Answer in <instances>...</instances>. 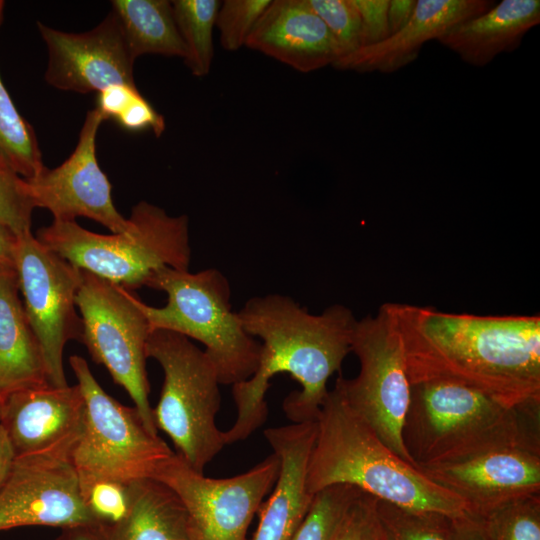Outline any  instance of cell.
Listing matches in <instances>:
<instances>
[{"instance_id":"cell-1","label":"cell","mask_w":540,"mask_h":540,"mask_svg":"<svg viewBox=\"0 0 540 540\" xmlns=\"http://www.w3.org/2000/svg\"><path fill=\"white\" fill-rule=\"evenodd\" d=\"M411 385L449 380L507 407L540 403V317L455 314L389 303Z\"/></svg>"},{"instance_id":"cell-2","label":"cell","mask_w":540,"mask_h":540,"mask_svg":"<svg viewBox=\"0 0 540 540\" xmlns=\"http://www.w3.org/2000/svg\"><path fill=\"white\" fill-rule=\"evenodd\" d=\"M244 330L262 340L259 366L252 377L232 385L237 415L223 431L225 444L247 439L266 421L265 395L270 380L287 373L301 386L282 407L292 423L316 421L327 396L328 379L340 371L357 323L341 304L311 314L289 296L271 293L248 299L237 312Z\"/></svg>"},{"instance_id":"cell-3","label":"cell","mask_w":540,"mask_h":540,"mask_svg":"<svg viewBox=\"0 0 540 540\" xmlns=\"http://www.w3.org/2000/svg\"><path fill=\"white\" fill-rule=\"evenodd\" d=\"M316 424L306 479L311 495L346 484L404 509L452 519L469 515L458 496L389 449L350 407L336 383L325 397Z\"/></svg>"},{"instance_id":"cell-4","label":"cell","mask_w":540,"mask_h":540,"mask_svg":"<svg viewBox=\"0 0 540 540\" xmlns=\"http://www.w3.org/2000/svg\"><path fill=\"white\" fill-rule=\"evenodd\" d=\"M540 403L507 407L449 380L411 385L404 445L420 468L507 444H538Z\"/></svg>"},{"instance_id":"cell-5","label":"cell","mask_w":540,"mask_h":540,"mask_svg":"<svg viewBox=\"0 0 540 540\" xmlns=\"http://www.w3.org/2000/svg\"><path fill=\"white\" fill-rule=\"evenodd\" d=\"M123 233L98 234L76 221H54L36 238L77 268L127 290L146 286L163 267L188 270L191 262L189 219L170 216L162 208L140 201Z\"/></svg>"},{"instance_id":"cell-6","label":"cell","mask_w":540,"mask_h":540,"mask_svg":"<svg viewBox=\"0 0 540 540\" xmlns=\"http://www.w3.org/2000/svg\"><path fill=\"white\" fill-rule=\"evenodd\" d=\"M146 286L167 294L163 307L140 303L151 331H172L202 343L222 385L232 386L254 375L261 343L244 330L232 310L231 286L220 270L191 273L163 267Z\"/></svg>"},{"instance_id":"cell-7","label":"cell","mask_w":540,"mask_h":540,"mask_svg":"<svg viewBox=\"0 0 540 540\" xmlns=\"http://www.w3.org/2000/svg\"><path fill=\"white\" fill-rule=\"evenodd\" d=\"M146 357L156 360L164 375L153 408L154 424L172 440L176 454L204 473L226 446L216 424L221 405L217 371L204 350L186 336L167 330L150 333Z\"/></svg>"},{"instance_id":"cell-8","label":"cell","mask_w":540,"mask_h":540,"mask_svg":"<svg viewBox=\"0 0 540 540\" xmlns=\"http://www.w3.org/2000/svg\"><path fill=\"white\" fill-rule=\"evenodd\" d=\"M85 403L80 436L71 452L80 488L95 481L130 484L152 479L175 453L145 426L138 410L107 394L87 361L69 358Z\"/></svg>"},{"instance_id":"cell-9","label":"cell","mask_w":540,"mask_h":540,"mask_svg":"<svg viewBox=\"0 0 540 540\" xmlns=\"http://www.w3.org/2000/svg\"><path fill=\"white\" fill-rule=\"evenodd\" d=\"M140 303L132 291L82 270L76 295L82 320L80 342L127 391L149 431L158 434L145 368L146 343L152 331Z\"/></svg>"},{"instance_id":"cell-10","label":"cell","mask_w":540,"mask_h":540,"mask_svg":"<svg viewBox=\"0 0 540 540\" xmlns=\"http://www.w3.org/2000/svg\"><path fill=\"white\" fill-rule=\"evenodd\" d=\"M351 352L358 357L359 374L353 379L340 375L336 384L350 407L381 441L400 458L418 467L403 442L411 383L402 339L389 303L383 304L375 316L357 320Z\"/></svg>"},{"instance_id":"cell-11","label":"cell","mask_w":540,"mask_h":540,"mask_svg":"<svg viewBox=\"0 0 540 540\" xmlns=\"http://www.w3.org/2000/svg\"><path fill=\"white\" fill-rule=\"evenodd\" d=\"M13 263L48 381L65 387L63 350L68 341H80L82 335V320L76 312L82 270L45 247L31 232L15 236Z\"/></svg>"},{"instance_id":"cell-12","label":"cell","mask_w":540,"mask_h":540,"mask_svg":"<svg viewBox=\"0 0 540 540\" xmlns=\"http://www.w3.org/2000/svg\"><path fill=\"white\" fill-rule=\"evenodd\" d=\"M279 471L280 459L272 453L244 473L210 478L174 453L152 479L165 484L181 500L188 540H247L249 525Z\"/></svg>"},{"instance_id":"cell-13","label":"cell","mask_w":540,"mask_h":540,"mask_svg":"<svg viewBox=\"0 0 540 540\" xmlns=\"http://www.w3.org/2000/svg\"><path fill=\"white\" fill-rule=\"evenodd\" d=\"M66 454L15 456L0 487V532L26 526L94 529Z\"/></svg>"},{"instance_id":"cell-14","label":"cell","mask_w":540,"mask_h":540,"mask_svg":"<svg viewBox=\"0 0 540 540\" xmlns=\"http://www.w3.org/2000/svg\"><path fill=\"white\" fill-rule=\"evenodd\" d=\"M103 121L97 108L89 110L72 154L52 170L22 178V188L33 208L49 210L54 221L87 217L112 233H123L129 228L128 218L116 209L111 184L96 158V136Z\"/></svg>"},{"instance_id":"cell-15","label":"cell","mask_w":540,"mask_h":540,"mask_svg":"<svg viewBox=\"0 0 540 540\" xmlns=\"http://www.w3.org/2000/svg\"><path fill=\"white\" fill-rule=\"evenodd\" d=\"M481 518L510 500L540 494V445L507 444L419 468Z\"/></svg>"},{"instance_id":"cell-16","label":"cell","mask_w":540,"mask_h":540,"mask_svg":"<svg viewBox=\"0 0 540 540\" xmlns=\"http://www.w3.org/2000/svg\"><path fill=\"white\" fill-rule=\"evenodd\" d=\"M48 50L45 81L63 91L100 92L114 84L136 87L134 62L117 15L111 10L93 29L60 31L37 22Z\"/></svg>"},{"instance_id":"cell-17","label":"cell","mask_w":540,"mask_h":540,"mask_svg":"<svg viewBox=\"0 0 540 540\" xmlns=\"http://www.w3.org/2000/svg\"><path fill=\"white\" fill-rule=\"evenodd\" d=\"M84 409L77 384L55 387L44 383L6 395L0 408V423L15 456H71L81 433Z\"/></svg>"},{"instance_id":"cell-18","label":"cell","mask_w":540,"mask_h":540,"mask_svg":"<svg viewBox=\"0 0 540 540\" xmlns=\"http://www.w3.org/2000/svg\"><path fill=\"white\" fill-rule=\"evenodd\" d=\"M317 433L316 421L272 427L264 436L280 459L270 497L262 502L254 540H292L314 495L306 486L307 468Z\"/></svg>"},{"instance_id":"cell-19","label":"cell","mask_w":540,"mask_h":540,"mask_svg":"<svg viewBox=\"0 0 540 540\" xmlns=\"http://www.w3.org/2000/svg\"><path fill=\"white\" fill-rule=\"evenodd\" d=\"M245 46L302 73L332 66L341 56L331 32L306 0L271 1Z\"/></svg>"},{"instance_id":"cell-20","label":"cell","mask_w":540,"mask_h":540,"mask_svg":"<svg viewBox=\"0 0 540 540\" xmlns=\"http://www.w3.org/2000/svg\"><path fill=\"white\" fill-rule=\"evenodd\" d=\"M493 0H418L408 23L384 41L357 49L332 67L359 73H393L417 60L423 45L451 27L477 17Z\"/></svg>"},{"instance_id":"cell-21","label":"cell","mask_w":540,"mask_h":540,"mask_svg":"<svg viewBox=\"0 0 540 540\" xmlns=\"http://www.w3.org/2000/svg\"><path fill=\"white\" fill-rule=\"evenodd\" d=\"M540 23L539 0H503L485 13L451 27L437 41L465 63L483 67L517 49Z\"/></svg>"},{"instance_id":"cell-22","label":"cell","mask_w":540,"mask_h":540,"mask_svg":"<svg viewBox=\"0 0 540 540\" xmlns=\"http://www.w3.org/2000/svg\"><path fill=\"white\" fill-rule=\"evenodd\" d=\"M14 268L0 267V396L49 383L39 342L19 298Z\"/></svg>"},{"instance_id":"cell-23","label":"cell","mask_w":540,"mask_h":540,"mask_svg":"<svg viewBox=\"0 0 540 540\" xmlns=\"http://www.w3.org/2000/svg\"><path fill=\"white\" fill-rule=\"evenodd\" d=\"M94 540H188L187 514L179 497L155 479L130 483L127 513L92 529Z\"/></svg>"},{"instance_id":"cell-24","label":"cell","mask_w":540,"mask_h":540,"mask_svg":"<svg viewBox=\"0 0 540 540\" xmlns=\"http://www.w3.org/2000/svg\"><path fill=\"white\" fill-rule=\"evenodd\" d=\"M111 3L135 59L145 54L184 59L185 46L175 23L171 1L113 0Z\"/></svg>"},{"instance_id":"cell-25","label":"cell","mask_w":540,"mask_h":540,"mask_svg":"<svg viewBox=\"0 0 540 540\" xmlns=\"http://www.w3.org/2000/svg\"><path fill=\"white\" fill-rule=\"evenodd\" d=\"M4 1L0 0V24ZM0 164L24 179L46 167L32 126L17 111L0 76Z\"/></svg>"},{"instance_id":"cell-26","label":"cell","mask_w":540,"mask_h":540,"mask_svg":"<svg viewBox=\"0 0 540 540\" xmlns=\"http://www.w3.org/2000/svg\"><path fill=\"white\" fill-rule=\"evenodd\" d=\"M221 1H171L178 32L185 46L184 62L195 77L209 74L214 58L213 30Z\"/></svg>"},{"instance_id":"cell-27","label":"cell","mask_w":540,"mask_h":540,"mask_svg":"<svg viewBox=\"0 0 540 540\" xmlns=\"http://www.w3.org/2000/svg\"><path fill=\"white\" fill-rule=\"evenodd\" d=\"M380 540H455L453 519L436 512L414 511L377 503Z\"/></svg>"},{"instance_id":"cell-28","label":"cell","mask_w":540,"mask_h":540,"mask_svg":"<svg viewBox=\"0 0 540 540\" xmlns=\"http://www.w3.org/2000/svg\"><path fill=\"white\" fill-rule=\"evenodd\" d=\"M477 519L488 540H540V494L510 500Z\"/></svg>"},{"instance_id":"cell-29","label":"cell","mask_w":540,"mask_h":540,"mask_svg":"<svg viewBox=\"0 0 540 540\" xmlns=\"http://www.w3.org/2000/svg\"><path fill=\"white\" fill-rule=\"evenodd\" d=\"M361 492L353 486L339 484L316 493L292 540H331L346 510Z\"/></svg>"},{"instance_id":"cell-30","label":"cell","mask_w":540,"mask_h":540,"mask_svg":"<svg viewBox=\"0 0 540 540\" xmlns=\"http://www.w3.org/2000/svg\"><path fill=\"white\" fill-rule=\"evenodd\" d=\"M271 0H224L220 3L215 27L219 42L229 52L245 46L254 25Z\"/></svg>"},{"instance_id":"cell-31","label":"cell","mask_w":540,"mask_h":540,"mask_svg":"<svg viewBox=\"0 0 540 540\" xmlns=\"http://www.w3.org/2000/svg\"><path fill=\"white\" fill-rule=\"evenodd\" d=\"M306 2L331 32L338 45L340 58L361 47V21L352 0H306Z\"/></svg>"},{"instance_id":"cell-32","label":"cell","mask_w":540,"mask_h":540,"mask_svg":"<svg viewBox=\"0 0 540 540\" xmlns=\"http://www.w3.org/2000/svg\"><path fill=\"white\" fill-rule=\"evenodd\" d=\"M80 489L84 503L98 525L115 523L128 511L130 484L102 480Z\"/></svg>"},{"instance_id":"cell-33","label":"cell","mask_w":540,"mask_h":540,"mask_svg":"<svg viewBox=\"0 0 540 540\" xmlns=\"http://www.w3.org/2000/svg\"><path fill=\"white\" fill-rule=\"evenodd\" d=\"M33 206L22 188V178L0 168V222L14 236L31 232Z\"/></svg>"},{"instance_id":"cell-34","label":"cell","mask_w":540,"mask_h":540,"mask_svg":"<svg viewBox=\"0 0 540 540\" xmlns=\"http://www.w3.org/2000/svg\"><path fill=\"white\" fill-rule=\"evenodd\" d=\"M378 499L360 493L350 504L331 540H380Z\"/></svg>"},{"instance_id":"cell-35","label":"cell","mask_w":540,"mask_h":540,"mask_svg":"<svg viewBox=\"0 0 540 540\" xmlns=\"http://www.w3.org/2000/svg\"><path fill=\"white\" fill-rule=\"evenodd\" d=\"M352 2L360 16L361 47L377 44L389 37L390 0H352Z\"/></svg>"},{"instance_id":"cell-36","label":"cell","mask_w":540,"mask_h":540,"mask_svg":"<svg viewBox=\"0 0 540 540\" xmlns=\"http://www.w3.org/2000/svg\"><path fill=\"white\" fill-rule=\"evenodd\" d=\"M115 120L128 131L151 129L157 137L165 130L164 117L141 94Z\"/></svg>"},{"instance_id":"cell-37","label":"cell","mask_w":540,"mask_h":540,"mask_svg":"<svg viewBox=\"0 0 540 540\" xmlns=\"http://www.w3.org/2000/svg\"><path fill=\"white\" fill-rule=\"evenodd\" d=\"M141 93L136 87L114 84L98 92L97 109L104 119H116Z\"/></svg>"},{"instance_id":"cell-38","label":"cell","mask_w":540,"mask_h":540,"mask_svg":"<svg viewBox=\"0 0 540 540\" xmlns=\"http://www.w3.org/2000/svg\"><path fill=\"white\" fill-rule=\"evenodd\" d=\"M415 6V0H390L388 8V27L390 35L399 31L408 23Z\"/></svg>"},{"instance_id":"cell-39","label":"cell","mask_w":540,"mask_h":540,"mask_svg":"<svg viewBox=\"0 0 540 540\" xmlns=\"http://www.w3.org/2000/svg\"><path fill=\"white\" fill-rule=\"evenodd\" d=\"M455 540H488L476 517L467 515L453 519Z\"/></svg>"},{"instance_id":"cell-40","label":"cell","mask_w":540,"mask_h":540,"mask_svg":"<svg viewBox=\"0 0 540 540\" xmlns=\"http://www.w3.org/2000/svg\"><path fill=\"white\" fill-rule=\"evenodd\" d=\"M15 454L5 429L0 423V487L11 468Z\"/></svg>"},{"instance_id":"cell-41","label":"cell","mask_w":540,"mask_h":540,"mask_svg":"<svg viewBox=\"0 0 540 540\" xmlns=\"http://www.w3.org/2000/svg\"><path fill=\"white\" fill-rule=\"evenodd\" d=\"M14 234L0 222V267L14 268Z\"/></svg>"},{"instance_id":"cell-42","label":"cell","mask_w":540,"mask_h":540,"mask_svg":"<svg viewBox=\"0 0 540 540\" xmlns=\"http://www.w3.org/2000/svg\"><path fill=\"white\" fill-rule=\"evenodd\" d=\"M55 540H94L92 529L77 527L62 529Z\"/></svg>"},{"instance_id":"cell-43","label":"cell","mask_w":540,"mask_h":540,"mask_svg":"<svg viewBox=\"0 0 540 540\" xmlns=\"http://www.w3.org/2000/svg\"><path fill=\"white\" fill-rule=\"evenodd\" d=\"M0 168H1V169H4V170H9L8 168H6L5 166H3V165H1V164H0ZM9 171H11V170H9ZM13 173H14V172H13Z\"/></svg>"},{"instance_id":"cell-44","label":"cell","mask_w":540,"mask_h":540,"mask_svg":"<svg viewBox=\"0 0 540 540\" xmlns=\"http://www.w3.org/2000/svg\"><path fill=\"white\" fill-rule=\"evenodd\" d=\"M2 402H3V398L0 396V408H1Z\"/></svg>"}]
</instances>
